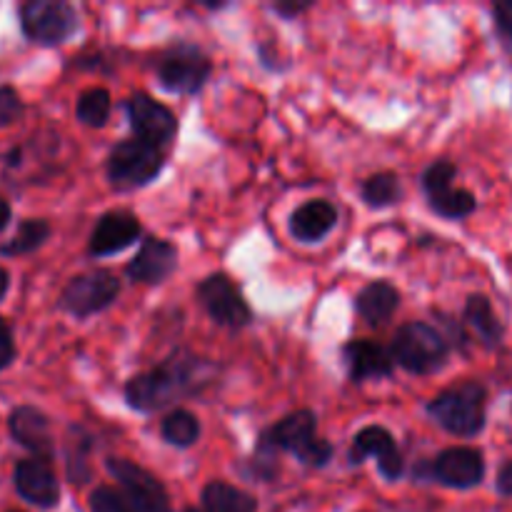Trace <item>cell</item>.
<instances>
[{
  "label": "cell",
  "mask_w": 512,
  "mask_h": 512,
  "mask_svg": "<svg viewBox=\"0 0 512 512\" xmlns=\"http://www.w3.org/2000/svg\"><path fill=\"white\" fill-rule=\"evenodd\" d=\"M198 365L188 360H168L158 368L140 373L125 385V398L135 410H158L193 390Z\"/></svg>",
  "instance_id": "1"
},
{
  "label": "cell",
  "mask_w": 512,
  "mask_h": 512,
  "mask_svg": "<svg viewBox=\"0 0 512 512\" xmlns=\"http://www.w3.org/2000/svg\"><path fill=\"white\" fill-rule=\"evenodd\" d=\"M258 450L273 455L278 450H288L313 468H323L333 458V445L315 435V415L310 410H298V413L288 415L278 425L265 430Z\"/></svg>",
  "instance_id": "2"
},
{
  "label": "cell",
  "mask_w": 512,
  "mask_h": 512,
  "mask_svg": "<svg viewBox=\"0 0 512 512\" xmlns=\"http://www.w3.org/2000/svg\"><path fill=\"white\" fill-rule=\"evenodd\" d=\"M485 388L475 380L453 385L430 400L428 410L440 428L458 438H473L485 428Z\"/></svg>",
  "instance_id": "3"
},
{
  "label": "cell",
  "mask_w": 512,
  "mask_h": 512,
  "mask_svg": "<svg viewBox=\"0 0 512 512\" xmlns=\"http://www.w3.org/2000/svg\"><path fill=\"white\" fill-rule=\"evenodd\" d=\"M393 360L415 375H430L448 360V345L443 335L428 323H408L395 333Z\"/></svg>",
  "instance_id": "4"
},
{
  "label": "cell",
  "mask_w": 512,
  "mask_h": 512,
  "mask_svg": "<svg viewBox=\"0 0 512 512\" xmlns=\"http://www.w3.org/2000/svg\"><path fill=\"white\" fill-rule=\"evenodd\" d=\"M18 13L25 38L45 48L65 43L78 30V13L63 0H28Z\"/></svg>",
  "instance_id": "5"
},
{
  "label": "cell",
  "mask_w": 512,
  "mask_h": 512,
  "mask_svg": "<svg viewBox=\"0 0 512 512\" xmlns=\"http://www.w3.org/2000/svg\"><path fill=\"white\" fill-rule=\"evenodd\" d=\"M163 170V153L158 145L133 138L115 145L108 158V175L118 188L148 185Z\"/></svg>",
  "instance_id": "6"
},
{
  "label": "cell",
  "mask_w": 512,
  "mask_h": 512,
  "mask_svg": "<svg viewBox=\"0 0 512 512\" xmlns=\"http://www.w3.org/2000/svg\"><path fill=\"white\" fill-rule=\"evenodd\" d=\"M118 295L120 280L108 270H93V273L75 275L60 293L58 305L73 318H88L113 305Z\"/></svg>",
  "instance_id": "7"
},
{
  "label": "cell",
  "mask_w": 512,
  "mask_h": 512,
  "mask_svg": "<svg viewBox=\"0 0 512 512\" xmlns=\"http://www.w3.org/2000/svg\"><path fill=\"white\" fill-rule=\"evenodd\" d=\"M208 75L210 60L195 45H175L158 63V80L170 93H198Z\"/></svg>",
  "instance_id": "8"
},
{
  "label": "cell",
  "mask_w": 512,
  "mask_h": 512,
  "mask_svg": "<svg viewBox=\"0 0 512 512\" xmlns=\"http://www.w3.org/2000/svg\"><path fill=\"white\" fill-rule=\"evenodd\" d=\"M198 300L205 313L218 325H225V328H243L253 318L240 290L223 273L210 275L198 285Z\"/></svg>",
  "instance_id": "9"
},
{
  "label": "cell",
  "mask_w": 512,
  "mask_h": 512,
  "mask_svg": "<svg viewBox=\"0 0 512 512\" xmlns=\"http://www.w3.org/2000/svg\"><path fill=\"white\" fill-rule=\"evenodd\" d=\"M108 470L123 488L125 498L138 512H168V493L163 483L140 465L125 458H110Z\"/></svg>",
  "instance_id": "10"
},
{
  "label": "cell",
  "mask_w": 512,
  "mask_h": 512,
  "mask_svg": "<svg viewBox=\"0 0 512 512\" xmlns=\"http://www.w3.org/2000/svg\"><path fill=\"white\" fill-rule=\"evenodd\" d=\"M455 165L448 160H438L423 175V188L428 193L430 205L443 218L460 220L475 210V195L470 190L455 188Z\"/></svg>",
  "instance_id": "11"
},
{
  "label": "cell",
  "mask_w": 512,
  "mask_h": 512,
  "mask_svg": "<svg viewBox=\"0 0 512 512\" xmlns=\"http://www.w3.org/2000/svg\"><path fill=\"white\" fill-rule=\"evenodd\" d=\"M15 493L35 508H55L60 503V483L55 470L43 458H25L13 470Z\"/></svg>",
  "instance_id": "12"
},
{
  "label": "cell",
  "mask_w": 512,
  "mask_h": 512,
  "mask_svg": "<svg viewBox=\"0 0 512 512\" xmlns=\"http://www.w3.org/2000/svg\"><path fill=\"white\" fill-rule=\"evenodd\" d=\"M128 118L135 130V138L145 140L150 145H165L173 140L178 130V120L165 105L153 100L150 95L138 93L128 100Z\"/></svg>",
  "instance_id": "13"
},
{
  "label": "cell",
  "mask_w": 512,
  "mask_h": 512,
  "mask_svg": "<svg viewBox=\"0 0 512 512\" xmlns=\"http://www.w3.org/2000/svg\"><path fill=\"white\" fill-rule=\"evenodd\" d=\"M8 433L20 448L30 450L35 458H53V433H50V420L43 410L33 408V405H18L8 415Z\"/></svg>",
  "instance_id": "14"
},
{
  "label": "cell",
  "mask_w": 512,
  "mask_h": 512,
  "mask_svg": "<svg viewBox=\"0 0 512 512\" xmlns=\"http://www.w3.org/2000/svg\"><path fill=\"white\" fill-rule=\"evenodd\" d=\"M368 458H378L380 473L388 480H398L403 475V455H400L393 435L380 425L360 430L353 440V448H350L353 463H365Z\"/></svg>",
  "instance_id": "15"
},
{
  "label": "cell",
  "mask_w": 512,
  "mask_h": 512,
  "mask_svg": "<svg viewBox=\"0 0 512 512\" xmlns=\"http://www.w3.org/2000/svg\"><path fill=\"white\" fill-rule=\"evenodd\" d=\"M433 478L450 488H475L485 475V460L475 448H448L433 460Z\"/></svg>",
  "instance_id": "16"
},
{
  "label": "cell",
  "mask_w": 512,
  "mask_h": 512,
  "mask_svg": "<svg viewBox=\"0 0 512 512\" xmlns=\"http://www.w3.org/2000/svg\"><path fill=\"white\" fill-rule=\"evenodd\" d=\"M140 238V223L133 213L125 210H113L105 213L95 225L93 235H90V255L93 258H108V255L120 253V250L130 248L135 240Z\"/></svg>",
  "instance_id": "17"
},
{
  "label": "cell",
  "mask_w": 512,
  "mask_h": 512,
  "mask_svg": "<svg viewBox=\"0 0 512 512\" xmlns=\"http://www.w3.org/2000/svg\"><path fill=\"white\" fill-rule=\"evenodd\" d=\"M178 268V250L168 240L148 238L140 245L138 255L128 263V278L135 283L158 285Z\"/></svg>",
  "instance_id": "18"
},
{
  "label": "cell",
  "mask_w": 512,
  "mask_h": 512,
  "mask_svg": "<svg viewBox=\"0 0 512 512\" xmlns=\"http://www.w3.org/2000/svg\"><path fill=\"white\" fill-rule=\"evenodd\" d=\"M345 360H348L350 378L355 383H363L368 378H385L393 373V355L383 345L373 340H350L345 345Z\"/></svg>",
  "instance_id": "19"
},
{
  "label": "cell",
  "mask_w": 512,
  "mask_h": 512,
  "mask_svg": "<svg viewBox=\"0 0 512 512\" xmlns=\"http://www.w3.org/2000/svg\"><path fill=\"white\" fill-rule=\"evenodd\" d=\"M335 223H338V210L328 200H310L293 213L290 233L300 243H315V240L325 238L335 228Z\"/></svg>",
  "instance_id": "20"
},
{
  "label": "cell",
  "mask_w": 512,
  "mask_h": 512,
  "mask_svg": "<svg viewBox=\"0 0 512 512\" xmlns=\"http://www.w3.org/2000/svg\"><path fill=\"white\" fill-rule=\"evenodd\" d=\"M398 303H400L398 290H395L390 283H385V280H378V283H370L360 290L358 303L355 305H358V313L363 315L368 323L378 325V323H385V320L395 313Z\"/></svg>",
  "instance_id": "21"
},
{
  "label": "cell",
  "mask_w": 512,
  "mask_h": 512,
  "mask_svg": "<svg viewBox=\"0 0 512 512\" xmlns=\"http://www.w3.org/2000/svg\"><path fill=\"white\" fill-rule=\"evenodd\" d=\"M203 508L205 512H255L258 510V503H255L253 495L215 480V483L205 485Z\"/></svg>",
  "instance_id": "22"
},
{
  "label": "cell",
  "mask_w": 512,
  "mask_h": 512,
  "mask_svg": "<svg viewBox=\"0 0 512 512\" xmlns=\"http://www.w3.org/2000/svg\"><path fill=\"white\" fill-rule=\"evenodd\" d=\"M50 238V225L40 218H28L18 225L13 238L8 243L0 245V255L3 258H20V255H30Z\"/></svg>",
  "instance_id": "23"
},
{
  "label": "cell",
  "mask_w": 512,
  "mask_h": 512,
  "mask_svg": "<svg viewBox=\"0 0 512 512\" xmlns=\"http://www.w3.org/2000/svg\"><path fill=\"white\" fill-rule=\"evenodd\" d=\"M465 318H468L470 328L478 333V338L485 345H498L503 338V325H500L498 315L493 313V305L483 295H473L468 300V308H465Z\"/></svg>",
  "instance_id": "24"
},
{
  "label": "cell",
  "mask_w": 512,
  "mask_h": 512,
  "mask_svg": "<svg viewBox=\"0 0 512 512\" xmlns=\"http://www.w3.org/2000/svg\"><path fill=\"white\" fill-rule=\"evenodd\" d=\"M75 115L80 123L90 125V128H103L108 123L110 115V93L105 88H90L80 93L78 103H75Z\"/></svg>",
  "instance_id": "25"
},
{
  "label": "cell",
  "mask_w": 512,
  "mask_h": 512,
  "mask_svg": "<svg viewBox=\"0 0 512 512\" xmlns=\"http://www.w3.org/2000/svg\"><path fill=\"white\" fill-rule=\"evenodd\" d=\"M163 438L178 448H190L200 438V423L190 410H173L163 420Z\"/></svg>",
  "instance_id": "26"
},
{
  "label": "cell",
  "mask_w": 512,
  "mask_h": 512,
  "mask_svg": "<svg viewBox=\"0 0 512 512\" xmlns=\"http://www.w3.org/2000/svg\"><path fill=\"white\" fill-rule=\"evenodd\" d=\"M400 195H403L400 180L393 173H378L363 183V200L370 208H388V205L398 203Z\"/></svg>",
  "instance_id": "27"
},
{
  "label": "cell",
  "mask_w": 512,
  "mask_h": 512,
  "mask_svg": "<svg viewBox=\"0 0 512 512\" xmlns=\"http://www.w3.org/2000/svg\"><path fill=\"white\" fill-rule=\"evenodd\" d=\"M85 448H88V438H70L68 448H65V468H68V478L73 483H85L90 478L88 460H85Z\"/></svg>",
  "instance_id": "28"
},
{
  "label": "cell",
  "mask_w": 512,
  "mask_h": 512,
  "mask_svg": "<svg viewBox=\"0 0 512 512\" xmlns=\"http://www.w3.org/2000/svg\"><path fill=\"white\" fill-rule=\"evenodd\" d=\"M90 510L93 512H138L123 493H118L115 488H108V485H100V488L93 490V495H90Z\"/></svg>",
  "instance_id": "29"
},
{
  "label": "cell",
  "mask_w": 512,
  "mask_h": 512,
  "mask_svg": "<svg viewBox=\"0 0 512 512\" xmlns=\"http://www.w3.org/2000/svg\"><path fill=\"white\" fill-rule=\"evenodd\" d=\"M25 105L20 100L18 90L10 88V85H0V128H8L15 120L23 118Z\"/></svg>",
  "instance_id": "30"
},
{
  "label": "cell",
  "mask_w": 512,
  "mask_h": 512,
  "mask_svg": "<svg viewBox=\"0 0 512 512\" xmlns=\"http://www.w3.org/2000/svg\"><path fill=\"white\" fill-rule=\"evenodd\" d=\"M15 340H13V328L8 325V320L0 318V370L10 368L15 360Z\"/></svg>",
  "instance_id": "31"
},
{
  "label": "cell",
  "mask_w": 512,
  "mask_h": 512,
  "mask_svg": "<svg viewBox=\"0 0 512 512\" xmlns=\"http://www.w3.org/2000/svg\"><path fill=\"white\" fill-rule=\"evenodd\" d=\"M495 18H498L500 30L512 38V0H505V3L495 5Z\"/></svg>",
  "instance_id": "32"
},
{
  "label": "cell",
  "mask_w": 512,
  "mask_h": 512,
  "mask_svg": "<svg viewBox=\"0 0 512 512\" xmlns=\"http://www.w3.org/2000/svg\"><path fill=\"white\" fill-rule=\"evenodd\" d=\"M498 490L503 495H510V498H512V460H510V463H505L503 468H500Z\"/></svg>",
  "instance_id": "33"
},
{
  "label": "cell",
  "mask_w": 512,
  "mask_h": 512,
  "mask_svg": "<svg viewBox=\"0 0 512 512\" xmlns=\"http://www.w3.org/2000/svg\"><path fill=\"white\" fill-rule=\"evenodd\" d=\"M310 3H275V10H278L280 15H285V18H295L298 13H303V10H308Z\"/></svg>",
  "instance_id": "34"
},
{
  "label": "cell",
  "mask_w": 512,
  "mask_h": 512,
  "mask_svg": "<svg viewBox=\"0 0 512 512\" xmlns=\"http://www.w3.org/2000/svg\"><path fill=\"white\" fill-rule=\"evenodd\" d=\"M10 218H13V210H10V203L5 198H0V233L8 228Z\"/></svg>",
  "instance_id": "35"
},
{
  "label": "cell",
  "mask_w": 512,
  "mask_h": 512,
  "mask_svg": "<svg viewBox=\"0 0 512 512\" xmlns=\"http://www.w3.org/2000/svg\"><path fill=\"white\" fill-rule=\"evenodd\" d=\"M8 288H10V275H8V270L0 268V300L8 295Z\"/></svg>",
  "instance_id": "36"
},
{
  "label": "cell",
  "mask_w": 512,
  "mask_h": 512,
  "mask_svg": "<svg viewBox=\"0 0 512 512\" xmlns=\"http://www.w3.org/2000/svg\"><path fill=\"white\" fill-rule=\"evenodd\" d=\"M185 512H198V510H195V508H188Z\"/></svg>",
  "instance_id": "37"
},
{
  "label": "cell",
  "mask_w": 512,
  "mask_h": 512,
  "mask_svg": "<svg viewBox=\"0 0 512 512\" xmlns=\"http://www.w3.org/2000/svg\"><path fill=\"white\" fill-rule=\"evenodd\" d=\"M10 512H18V510H10Z\"/></svg>",
  "instance_id": "38"
}]
</instances>
